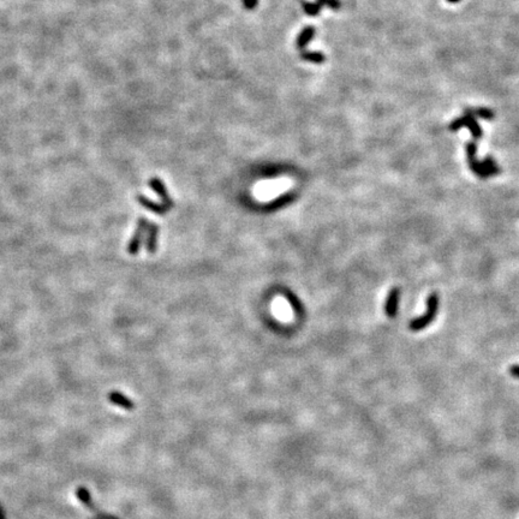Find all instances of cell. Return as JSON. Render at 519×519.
<instances>
[{"mask_svg":"<svg viewBox=\"0 0 519 519\" xmlns=\"http://www.w3.org/2000/svg\"><path fill=\"white\" fill-rule=\"evenodd\" d=\"M109 399H111L114 404H117V405L123 406V408H125V409L132 408V404H131L130 400L128 399V398H125L123 394H120V393H111Z\"/></svg>","mask_w":519,"mask_h":519,"instance_id":"cell-11","label":"cell"},{"mask_svg":"<svg viewBox=\"0 0 519 519\" xmlns=\"http://www.w3.org/2000/svg\"><path fill=\"white\" fill-rule=\"evenodd\" d=\"M149 187H151V190H153L154 193H156V195L161 198L162 204H164V206L166 207L169 211L172 208L173 206H174V202H173L171 196H170L166 185H165V183L162 182L160 178L158 177L151 178V180H149Z\"/></svg>","mask_w":519,"mask_h":519,"instance_id":"cell-3","label":"cell"},{"mask_svg":"<svg viewBox=\"0 0 519 519\" xmlns=\"http://www.w3.org/2000/svg\"><path fill=\"white\" fill-rule=\"evenodd\" d=\"M301 58L305 62L315 63V64H321L324 62V56L321 52H304L301 53Z\"/></svg>","mask_w":519,"mask_h":519,"instance_id":"cell-9","label":"cell"},{"mask_svg":"<svg viewBox=\"0 0 519 519\" xmlns=\"http://www.w3.org/2000/svg\"><path fill=\"white\" fill-rule=\"evenodd\" d=\"M466 151H468V160H469V165H470V169L473 170V171L475 172L478 177H481V178L489 177L488 173L482 169L481 164H479V162L476 160L475 143H469L468 147H466Z\"/></svg>","mask_w":519,"mask_h":519,"instance_id":"cell-7","label":"cell"},{"mask_svg":"<svg viewBox=\"0 0 519 519\" xmlns=\"http://www.w3.org/2000/svg\"><path fill=\"white\" fill-rule=\"evenodd\" d=\"M314 35H315V28L311 27V25L304 28L303 30L301 31L300 35H298L297 41H296L297 48L301 49V51H303V49L305 48L306 44L310 43L311 39L314 38Z\"/></svg>","mask_w":519,"mask_h":519,"instance_id":"cell-8","label":"cell"},{"mask_svg":"<svg viewBox=\"0 0 519 519\" xmlns=\"http://www.w3.org/2000/svg\"><path fill=\"white\" fill-rule=\"evenodd\" d=\"M320 5H327L333 10H338L340 7V0H317Z\"/></svg>","mask_w":519,"mask_h":519,"instance_id":"cell-12","label":"cell"},{"mask_svg":"<svg viewBox=\"0 0 519 519\" xmlns=\"http://www.w3.org/2000/svg\"><path fill=\"white\" fill-rule=\"evenodd\" d=\"M453 1H455V0H453Z\"/></svg>","mask_w":519,"mask_h":519,"instance_id":"cell-16","label":"cell"},{"mask_svg":"<svg viewBox=\"0 0 519 519\" xmlns=\"http://www.w3.org/2000/svg\"><path fill=\"white\" fill-rule=\"evenodd\" d=\"M400 290L399 287H393L387 296L386 303H385V313L389 319L395 317L398 313V305H399Z\"/></svg>","mask_w":519,"mask_h":519,"instance_id":"cell-4","label":"cell"},{"mask_svg":"<svg viewBox=\"0 0 519 519\" xmlns=\"http://www.w3.org/2000/svg\"><path fill=\"white\" fill-rule=\"evenodd\" d=\"M159 225L155 222H151L147 230L146 237V250L148 254H155L158 249V237H159Z\"/></svg>","mask_w":519,"mask_h":519,"instance_id":"cell-5","label":"cell"},{"mask_svg":"<svg viewBox=\"0 0 519 519\" xmlns=\"http://www.w3.org/2000/svg\"><path fill=\"white\" fill-rule=\"evenodd\" d=\"M78 495H80V497H81V500H82V501H85V502L89 501V495H88V493L86 492V490H83V489L80 490Z\"/></svg>","mask_w":519,"mask_h":519,"instance_id":"cell-15","label":"cell"},{"mask_svg":"<svg viewBox=\"0 0 519 519\" xmlns=\"http://www.w3.org/2000/svg\"><path fill=\"white\" fill-rule=\"evenodd\" d=\"M510 373L512 374V376L515 377H518L519 379V366L518 364H516V366H512L510 368Z\"/></svg>","mask_w":519,"mask_h":519,"instance_id":"cell-14","label":"cell"},{"mask_svg":"<svg viewBox=\"0 0 519 519\" xmlns=\"http://www.w3.org/2000/svg\"><path fill=\"white\" fill-rule=\"evenodd\" d=\"M437 308H439V296L436 293H432L428 297V301H427V313L410 322L411 331L416 332L426 328L436 316Z\"/></svg>","mask_w":519,"mask_h":519,"instance_id":"cell-1","label":"cell"},{"mask_svg":"<svg viewBox=\"0 0 519 519\" xmlns=\"http://www.w3.org/2000/svg\"><path fill=\"white\" fill-rule=\"evenodd\" d=\"M136 198H137V202L141 204V206L144 207L146 209H148V211L153 212V213L158 214V216H165V214L169 212V209H167L162 203H158V202L151 201V198H148L144 195H141V194H138V195L136 196Z\"/></svg>","mask_w":519,"mask_h":519,"instance_id":"cell-6","label":"cell"},{"mask_svg":"<svg viewBox=\"0 0 519 519\" xmlns=\"http://www.w3.org/2000/svg\"><path fill=\"white\" fill-rule=\"evenodd\" d=\"M302 6L305 14H308L309 16H317L320 14V11H321L322 5H320L319 2H309L303 0Z\"/></svg>","mask_w":519,"mask_h":519,"instance_id":"cell-10","label":"cell"},{"mask_svg":"<svg viewBox=\"0 0 519 519\" xmlns=\"http://www.w3.org/2000/svg\"><path fill=\"white\" fill-rule=\"evenodd\" d=\"M259 4V0H243V5L246 10H254Z\"/></svg>","mask_w":519,"mask_h":519,"instance_id":"cell-13","label":"cell"},{"mask_svg":"<svg viewBox=\"0 0 519 519\" xmlns=\"http://www.w3.org/2000/svg\"><path fill=\"white\" fill-rule=\"evenodd\" d=\"M147 230H148V219L146 216H141L138 219L136 229L133 231V235L131 237L129 244H128V253L130 255H137L140 251L141 245H142L144 236H146Z\"/></svg>","mask_w":519,"mask_h":519,"instance_id":"cell-2","label":"cell"}]
</instances>
